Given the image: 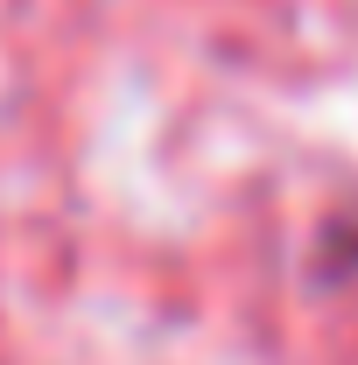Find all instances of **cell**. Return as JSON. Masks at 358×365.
I'll return each instance as SVG.
<instances>
[{"label":"cell","instance_id":"6da1fadb","mask_svg":"<svg viewBox=\"0 0 358 365\" xmlns=\"http://www.w3.org/2000/svg\"><path fill=\"white\" fill-rule=\"evenodd\" d=\"M316 274H323V281H352L358 274V197L330 211V225L316 239Z\"/></svg>","mask_w":358,"mask_h":365}]
</instances>
